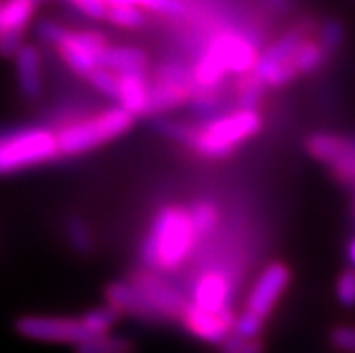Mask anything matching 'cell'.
Here are the masks:
<instances>
[{
    "instance_id": "obj_1",
    "label": "cell",
    "mask_w": 355,
    "mask_h": 353,
    "mask_svg": "<svg viewBox=\"0 0 355 353\" xmlns=\"http://www.w3.org/2000/svg\"><path fill=\"white\" fill-rule=\"evenodd\" d=\"M261 117L257 108L234 110L204 125H188L182 121H159V132L173 139L177 143L186 144L198 155L206 159H224L260 132Z\"/></svg>"
},
{
    "instance_id": "obj_2",
    "label": "cell",
    "mask_w": 355,
    "mask_h": 353,
    "mask_svg": "<svg viewBox=\"0 0 355 353\" xmlns=\"http://www.w3.org/2000/svg\"><path fill=\"white\" fill-rule=\"evenodd\" d=\"M198 241L200 238L188 207L170 204L161 207L153 216L141 247V259L148 268L171 273L191 256Z\"/></svg>"
},
{
    "instance_id": "obj_3",
    "label": "cell",
    "mask_w": 355,
    "mask_h": 353,
    "mask_svg": "<svg viewBox=\"0 0 355 353\" xmlns=\"http://www.w3.org/2000/svg\"><path fill=\"white\" fill-rule=\"evenodd\" d=\"M258 60V51L248 36L224 31L213 36L198 56L191 78L197 87L216 89L225 74H249Z\"/></svg>"
},
{
    "instance_id": "obj_4",
    "label": "cell",
    "mask_w": 355,
    "mask_h": 353,
    "mask_svg": "<svg viewBox=\"0 0 355 353\" xmlns=\"http://www.w3.org/2000/svg\"><path fill=\"white\" fill-rule=\"evenodd\" d=\"M134 116L116 105L103 112L92 114L56 130L60 155H80L90 152L112 139L119 137L132 126Z\"/></svg>"
},
{
    "instance_id": "obj_5",
    "label": "cell",
    "mask_w": 355,
    "mask_h": 353,
    "mask_svg": "<svg viewBox=\"0 0 355 353\" xmlns=\"http://www.w3.org/2000/svg\"><path fill=\"white\" fill-rule=\"evenodd\" d=\"M60 155L56 132L29 126L0 135V175L44 164Z\"/></svg>"
},
{
    "instance_id": "obj_6",
    "label": "cell",
    "mask_w": 355,
    "mask_h": 353,
    "mask_svg": "<svg viewBox=\"0 0 355 353\" xmlns=\"http://www.w3.org/2000/svg\"><path fill=\"white\" fill-rule=\"evenodd\" d=\"M305 146L315 161L329 166L339 182L355 186V135L315 132L309 135Z\"/></svg>"
},
{
    "instance_id": "obj_7",
    "label": "cell",
    "mask_w": 355,
    "mask_h": 353,
    "mask_svg": "<svg viewBox=\"0 0 355 353\" xmlns=\"http://www.w3.org/2000/svg\"><path fill=\"white\" fill-rule=\"evenodd\" d=\"M303 38L305 36L300 29H293L282 36L266 53L258 54V60L252 69V76L257 78L263 87H284L291 83L297 76L294 53Z\"/></svg>"
},
{
    "instance_id": "obj_8",
    "label": "cell",
    "mask_w": 355,
    "mask_h": 353,
    "mask_svg": "<svg viewBox=\"0 0 355 353\" xmlns=\"http://www.w3.org/2000/svg\"><path fill=\"white\" fill-rule=\"evenodd\" d=\"M191 72L182 63H162L157 71V80L148 87V108L146 114H157L179 107L188 101L193 89Z\"/></svg>"
},
{
    "instance_id": "obj_9",
    "label": "cell",
    "mask_w": 355,
    "mask_h": 353,
    "mask_svg": "<svg viewBox=\"0 0 355 353\" xmlns=\"http://www.w3.org/2000/svg\"><path fill=\"white\" fill-rule=\"evenodd\" d=\"M20 336L40 343L56 345H80L87 339L83 322L80 318H54V316H24L15 322Z\"/></svg>"
},
{
    "instance_id": "obj_10",
    "label": "cell",
    "mask_w": 355,
    "mask_h": 353,
    "mask_svg": "<svg viewBox=\"0 0 355 353\" xmlns=\"http://www.w3.org/2000/svg\"><path fill=\"white\" fill-rule=\"evenodd\" d=\"M107 36L99 31L81 29V31H65L62 40L54 45L62 60L72 71L87 76L92 69L99 67L101 54L107 49Z\"/></svg>"
},
{
    "instance_id": "obj_11",
    "label": "cell",
    "mask_w": 355,
    "mask_h": 353,
    "mask_svg": "<svg viewBox=\"0 0 355 353\" xmlns=\"http://www.w3.org/2000/svg\"><path fill=\"white\" fill-rule=\"evenodd\" d=\"M132 282L137 285V289L148 300L159 319L179 318L182 309L188 303L186 295L173 283L166 282L159 270L144 267L141 273L134 274Z\"/></svg>"
},
{
    "instance_id": "obj_12",
    "label": "cell",
    "mask_w": 355,
    "mask_h": 353,
    "mask_svg": "<svg viewBox=\"0 0 355 353\" xmlns=\"http://www.w3.org/2000/svg\"><path fill=\"white\" fill-rule=\"evenodd\" d=\"M179 319L191 336L209 345H222L225 337L233 332L234 322V316L230 307L215 312V310L202 309L191 301L186 303Z\"/></svg>"
},
{
    "instance_id": "obj_13",
    "label": "cell",
    "mask_w": 355,
    "mask_h": 353,
    "mask_svg": "<svg viewBox=\"0 0 355 353\" xmlns=\"http://www.w3.org/2000/svg\"><path fill=\"white\" fill-rule=\"evenodd\" d=\"M291 273L288 267L282 261H272L267 265L260 274L257 282L252 285L248 298V307L245 309L258 313L263 319H267L275 309V304L282 298L284 291L287 289Z\"/></svg>"
},
{
    "instance_id": "obj_14",
    "label": "cell",
    "mask_w": 355,
    "mask_h": 353,
    "mask_svg": "<svg viewBox=\"0 0 355 353\" xmlns=\"http://www.w3.org/2000/svg\"><path fill=\"white\" fill-rule=\"evenodd\" d=\"M36 0H4L0 8V54L13 58L24 45V33L35 13Z\"/></svg>"
},
{
    "instance_id": "obj_15",
    "label": "cell",
    "mask_w": 355,
    "mask_h": 353,
    "mask_svg": "<svg viewBox=\"0 0 355 353\" xmlns=\"http://www.w3.org/2000/svg\"><path fill=\"white\" fill-rule=\"evenodd\" d=\"M230 277L220 270H206L197 277L191 291V303L206 310H224L230 307Z\"/></svg>"
},
{
    "instance_id": "obj_16",
    "label": "cell",
    "mask_w": 355,
    "mask_h": 353,
    "mask_svg": "<svg viewBox=\"0 0 355 353\" xmlns=\"http://www.w3.org/2000/svg\"><path fill=\"white\" fill-rule=\"evenodd\" d=\"M148 87L144 69L117 72V105L134 117L143 116L148 108Z\"/></svg>"
},
{
    "instance_id": "obj_17",
    "label": "cell",
    "mask_w": 355,
    "mask_h": 353,
    "mask_svg": "<svg viewBox=\"0 0 355 353\" xmlns=\"http://www.w3.org/2000/svg\"><path fill=\"white\" fill-rule=\"evenodd\" d=\"M13 58L15 67H17L18 87H20V92L24 94V98H40L42 89H44V80H42V60L38 49L35 45L24 44Z\"/></svg>"
},
{
    "instance_id": "obj_18",
    "label": "cell",
    "mask_w": 355,
    "mask_h": 353,
    "mask_svg": "<svg viewBox=\"0 0 355 353\" xmlns=\"http://www.w3.org/2000/svg\"><path fill=\"white\" fill-rule=\"evenodd\" d=\"M105 295H107V303L114 304L119 312L143 319H159L152 304L148 303V300L144 298V294L134 282L110 283L105 291Z\"/></svg>"
},
{
    "instance_id": "obj_19",
    "label": "cell",
    "mask_w": 355,
    "mask_h": 353,
    "mask_svg": "<svg viewBox=\"0 0 355 353\" xmlns=\"http://www.w3.org/2000/svg\"><path fill=\"white\" fill-rule=\"evenodd\" d=\"M101 67L112 69L114 72L126 71H141L146 67V56L137 47L128 45H107V49L101 54L99 60Z\"/></svg>"
},
{
    "instance_id": "obj_20",
    "label": "cell",
    "mask_w": 355,
    "mask_h": 353,
    "mask_svg": "<svg viewBox=\"0 0 355 353\" xmlns=\"http://www.w3.org/2000/svg\"><path fill=\"white\" fill-rule=\"evenodd\" d=\"M188 209L198 238L204 240V238L209 236L218 225V220H220V213H218V207H216L215 202L204 198V200L193 202Z\"/></svg>"
},
{
    "instance_id": "obj_21",
    "label": "cell",
    "mask_w": 355,
    "mask_h": 353,
    "mask_svg": "<svg viewBox=\"0 0 355 353\" xmlns=\"http://www.w3.org/2000/svg\"><path fill=\"white\" fill-rule=\"evenodd\" d=\"M327 56L329 53L323 49L320 42L303 38L294 53V65H296L297 74H311V72L318 71L324 63Z\"/></svg>"
},
{
    "instance_id": "obj_22",
    "label": "cell",
    "mask_w": 355,
    "mask_h": 353,
    "mask_svg": "<svg viewBox=\"0 0 355 353\" xmlns=\"http://www.w3.org/2000/svg\"><path fill=\"white\" fill-rule=\"evenodd\" d=\"M76 348L83 353H121L132 350V343L126 337L110 336V332H105L89 336Z\"/></svg>"
},
{
    "instance_id": "obj_23",
    "label": "cell",
    "mask_w": 355,
    "mask_h": 353,
    "mask_svg": "<svg viewBox=\"0 0 355 353\" xmlns=\"http://www.w3.org/2000/svg\"><path fill=\"white\" fill-rule=\"evenodd\" d=\"M119 310L114 307V304H105V307H98V309L89 310L87 313L81 316V322L85 327L87 334L89 336H96V334H105V332H110V328L116 325V321L119 319Z\"/></svg>"
},
{
    "instance_id": "obj_24",
    "label": "cell",
    "mask_w": 355,
    "mask_h": 353,
    "mask_svg": "<svg viewBox=\"0 0 355 353\" xmlns=\"http://www.w3.org/2000/svg\"><path fill=\"white\" fill-rule=\"evenodd\" d=\"M105 20L123 29H137L144 24V9L130 4H110Z\"/></svg>"
},
{
    "instance_id": "obj_25",
    "label": "cell",
    "mask_w": 355,
    "mask_h": 353,
    "mask_svg": "<svg viewBox=\"0 0 355 353\" xmlns=\"http://www.w3.org/2000/svg\"><path fill=\"white\" fill-rule=\"evenodd\" d=\"M67 238L71 241V246L78 250V252H90L94 247V238L90 233L89 225L85 224V220H81L80 216H71L67 220Z\"/></svg>"
},
{
    "instance_id": "obj_26",
    "label": "cell",
    "mask_w": 355,
    "mask_h": 353,
    "mask_svg": "<svg viewBox=\"0 0 355 353\" xmlns=\"http://www.w3.org/2000/svg\"><path fill=\"white\" fill-rule=\"evenodd\" d=\"M110 4H130L137 6L146 11H153V13L161 15H180L184 13V4L180 0H107Z\"/></svg>"
},
{
    "instance_id": "obj_27",
    "label": "cell",
    "mask_w": 355,
    "mask_h": 353,
    "mask_svg": "<svg viewBox=\"0 0 355 353\" xmlns=\"http://www.w3.org/2000/svg\"><path fill=\"white\" fill-rule=\"evenodd\" d=\"M87 80L99 94L107 96V98H114L117 96V72L108 67H96L87 74Z\"/></svg>"
},
{
    "instance_id": "obj_28",
    "label": "cell",
    "mask_w": 355,
    "mask_h": 353,
    "mask_svg": "<svg viewBox=\"0 0 355 353\" xmlns=\"http://www.w3.org/2000/svg\"><path fill=\"white\" fill-rule=\"evenodd\" d=\"M323 49L329 54L336 53L341 49L343 42H345V27L338 20H327L320 29V38H318Z\"/></svg>"
},
{
    "instance_id": "obj_29",
    "label": "cell",
    "mask_w": 355,
    "mask_h": 353,
    "mask_svg": "<svg viewBox=\"0 0 355 353\" xmlns=\"http://www.w3.org/2000/svg\"><path fill=\"white\" fill-rule=\"evenodd\" d=\"M263 321H266V319L261 318V316L245 309V312L240 313L239 318H234L233 334L257 339V337L260 336L261 328H263Z\"/></svg>"
},
{
    "instance_id": "obj_30",
    "label": "cell",
    "mask_w": 355,
    "mask_h": 353,
    "mask_svg": "<svg viewBox=\"0 0 355 353\" xmlns=\"http://www.w3.org/2000/svg\"><path fill=\"white\" fill-rule=\"evenodd\" d=\"M336 295L343 307H355V268H347L336 283Z\"/></svg>"
},
{
    "instance_id": "obj_31",
    "label": "cell",
    "mask_w": 355,
    "mask_h": 353,
    "mask_svg": "<svg viewBox=\"0 0 355 353\" xmlns=\"http://www.w3.org/2000/svg\"><path fill=\"white\" fill-rule=\"evenodd\" d=\"M222 348L230 353H257L261 350L260 341L251 339V337H243L239 336V334H233L231 332L230 336L225 337V341L222 343Z\"/></svg>"
},
{
    "instance_id": "obj_32",
    "label": "cell",
    "mask_w": 355,
    "mask_h": 353,
    "mask_svg": "<svg viewBox=\"0 0 355 353\" xmlns=\"http://www.w3.org/2000/svg\"><path fill=\"white\" fill-rule=\"evenodd\" d=\"M72 8L92 20H105L108 11L107 0H67Z\"/></svg>"
},
{
    "instance_id": "obj_33",
    "label": "cell",
    "mask_w": 355,
    "mask_h": 353,
    "mask_svg": "<svg viewBox=\"0 0 355 353\" xmlns=\"http://www.w3.org/2000/svg\"><path fill=\"white\" fill-rule=\"evenodd\" d=\"M330 343L343 352H355V327H338L330 332Z\"/></svg>"
},
{
    "instance_id": "obj_34",
    "label": "cell",
    "mask_w": 355,
    "mask_h": 353,
    "mask_svg": "<svg viewBox=\"0 0 355 353\" xmlns=\"http://www.w3.org/2000/svg\"><path fill=\"white\" fill-rule=\"evenodd\" d=\"M65 31H67V27L60 26V24L53 22V20H45V22H40L38 27H36L38 38L42 42H45L47 45H53V47L62 40V36L65 35Z\"/></svg>"
},
{
    "instance_id": "obj_35",
    "label": "cell",
    "mask_w": 355,
    "mask_h": 353,
    "mask_svg": "<svg viewBox=\"0 0 355 353\" xmlns=\"http://www.w3.org/2000/svg\"><path fill=\"white\" fill-rule=\"evenodd\" d=\"M198 92H191V105L197 112L200 114H209L213 112L216 108V98L213 94V90L215 89H202V87H198Z\"/></svg>"
},
{
    "instance_id": "obj_36",
    "label": "cell",
    "mask_w": 355,
    "mask_h": 353,
    "mask_svg": "<svg viewBox=\"0 0 355 353\" xmlns=\"http://www.w3.org/2000/svg\"><path fill=\"white\" fill-rule=\"evenodd\" d=\"M347 255H348V259H350V264L355 267V238L350 241V243H348Z\"/></svg>"
},
{
    "instance_id": "obj_37",
    "label": "cell",
    "mask_w": 355,
    "mask_h": 353,
    "mask_svg": "<svg viewBox=\"0 0 355 353\" xmlns=\"http://www.w3.org/2000/svg\"><path fill=\"white\" fill-rule=\"evenodd\" d=\"M270 2H272V4H278V2H282V0H270Z\"/></svg>"
},
{
    "instance_id": "obj_38",
    "label": "cell",
    "mask_w": 355,
    "mask_h": 353,
    "mask_svg": "<svg viewBox=\"0 0 355 353\" xmlns=\"http://www.w3.org/2000/svg\"><path fill=\"white\" fill-rule=\"evenodd\" d=\"M0 8H2V2H0Z\"/></svg>"
},
{
    "instance_id": "obj_39",
    "label": "cell",
    "mask_w": 355,
    "mask_h": 353,
    "mask_svg": "<svg viewBox=\"0 0 355 353\" xmlns=\"http://www.w3.org/2000/svg\"><path fill=\"white\" fill-rule=\"evenodd\" d=\"M36 2H40V0H36Z\"/></svg>"
}]
</instances>
